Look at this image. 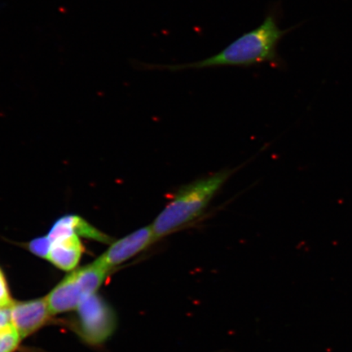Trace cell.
I'll return each mask as SVG.
<instances>
[{"instance_id": "1", "label": "cell", "mask_w": 352, "mask_h": 352, "mask_svg": "<svg viewBox=\"0 0 352 352\" xmlns=\"http://www.w3.org/2000/svg\"><path fill=\"white\" fill-rule=\"evenodd\" d=\"M289 30H281L274 14L266 16L263 23L252 32L242 34L223 50L195 63L156 66V69L179 72L219 67H250L264 63H278L277 47Z\"/></svg>"}, {"instance_id": "2", "label": "cell", "mask_w": 352, "mask_h": 352, "mask_svg": "<svg viewBox=\"0 0 352 352\" xmlns=\"http://www.w3.org/2000/svg\"><path fill=\"white\" fill-rule=\"evenodd\" d=\"M234 169H224L179 188L151 224L157 241L190 226L202 217Z\"/></svg>"}, {"instance_id": "3", "label": "cell", "mask_w": 352, "mask_h": 352, "mask_svg": "<svg viewBox=\"0 0 352 352\" xmlns=\"http://www.w3.org/2000/svg\"><path fill=\"white\" fill-rule=\"evenodd\" d=\"M116 327V314L96 294L86 298L77 308L76 331L91 345H99L107 341Z\"/></svg>"}, {"instance_id": "4", "label": "cell", "mask_w": 352, "mask_h": 352, "mask_svg": "<svg viewBox=\"0 0 352 352\" xmlns=\"http://www.w3.org/2000/svg\"><path fill=\"white\" fill-rule=\"evenodd\" d=\"M156 241L151 226L140 228L121 239L113 241L107 252L101 254L96 262L105 270L111 271L113 267L142 253Z\"/></svg>"}, {"instance_id": "5", "label": "cell", "mask_w": 352, "mask_h": 352, "mask_svg": "<svg viewBox=\"0 0 352 352\" xmlns=\"http://www.w3.org/2000/svg\"><path fill=\"white\" fill-rule=\"evenodd\" d=\"M10 312L11 323L21 340L44 327L52 316L45 298L13 302Z\"/></svg>"}, {"instance_id": "6", "label": "cell", "mask_w": 352, "mask_h": 352, "mask_svg": "<svg viewBox=\"0 0 352 352\" xmlns=\"http://www.w3.org/2000/svg\"><path fill=\"white\" fill-rule=\"evenodd\" d=\"M85 286L76 270L68 274L45 298L52 315L77 310L87 298Z\"/></svg>"}, {"instance_id": "7", "label": "cell", "mask_w": 352, "mask_h": 352, "mask_svg": "<svg viewBox=\"0 0 352 352\" xmlns=\"http://www.w3.org/2000/svg\"><path fill=\"white\" fill-rule=\"evenodd\" d=\"M76 233L58 237L52 241L47 261L64 271H72L80 261L85 248Z\"/></svg>"}, {"instance_id": "8", "label": "cell", "mask_w": 352, "mask_h": 352, "mask_svg": "<svg viewBox=\"0 0 352 352\" xmlns=\"http://www.w3.org/2000/svg\"><path fill=\"white\" fill-rule=\"evenodd\" d=\"M21 338L11 322L0 324V352H14Z\"/></svg>"}, {"instance_id": "9", "label": "cell", "mask_w": 352, "mask_h": 352, "mask_svg": "<svg viewBox=\"0 0 352 352\" xmlns=\"http://www.w3.org/2000/svg\"><path fill=\"white\" fill-rule=\"evenodd\" d=\"M52 241L48 236L37 237L30 241L28 244V249L37 256L47 259L51 250Z\"/></svg>"}, {"instance_id": "10", "label": "cell", "mask_w": 352, "mask_h": 352, "mask_svg": "<svg viewBox=\"0 0 352 352\" xmlns=\"http://www.w3.org/2000/svg\"><path fill=\"white\" fill-rule=\"evenodd\" d=\"M6 276L0 268V309H7L13 303Z\"/></svg>"}]
</instances>
